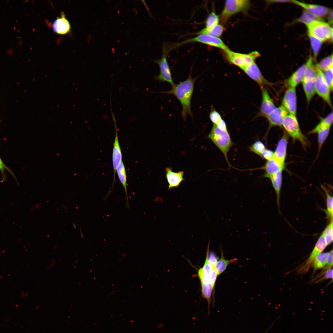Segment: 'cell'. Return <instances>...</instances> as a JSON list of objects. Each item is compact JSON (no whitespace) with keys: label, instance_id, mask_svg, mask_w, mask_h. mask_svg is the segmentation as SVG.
<instances>
[{"label":"cell","instance_id":"20","mask_svg":"<svg viewBox=\"0 0 333 333\" xmlns=\"http://www.w3.org/2000/svg\"><path fill=\"white\" fill-rule=\"evenodd\" d=\"M165 170L166 177L169 183L168 190L178 187L184 179L183 171L174 172L171 167H169L166 168Z\"/></svg>","mask_w":333,"mask_h":333},{"label":"cell","instance_id":"13","mask_svg":"<svg viewBox=\"0 0 333 333\" xmlns=\"http://www.w3.org/2000/svg\"><path fill=\"white\" fill-rule=\"evenodd\" d=\"M282 105L289 114L296 116L297 106L296 88H288L283 98Z\"/></svg>","mask_w":333,"mask_h":333},{"label":"cell","instance_id":"9","mask_svg":"<svg viewBox=\"0 0 333 333\" xmlns=\"http://www.w3.org/2000/svg\"><path fill=\"white\" fill-rule=\"evenodd\" d=\"M194 42H199L216 47L223 51L229 49L224 42L219 38L206 34H198L195 37L187 39L176 45H180L188 43Z\"/></svg>","mask_w":333,"mask_h":333},{"label":"cell","instance_id":"37","mask_svg":"<svg viewBox=\"0 0 333 333\" xmlns=\"http://www.w3.org/2000/svg\"><path fill=\"white\" fill-rule=\"evenodd\" d=\"M220 18L215 12H212L208 15L205 21L206 28H209L218 24Z\"/></svg>","mask_w":333,"mask_h":333},{"label":"cell","instance_id":"19","mask_svg":"<svg viewBox=\"0 0 333 333\" xmlns=\"http://www.w3.org/2000/svg\"><path fill=\"white\" fill-rule=\"evenodd\" d=\"M52 28L57 34L64 35L69 32L71 29L69 21L62 14L60 17L55 19L52 23Z\"/></svg>","mask_w":333,"mask_h":333},{"label":"cell","instance_id":"46","mask_svg":"<svg viewBox=\"0 0 333 333\" xmlns=\"http://www.w3.org/2000/svg\"><path fill=\"white\" fill-rule=\"evenodd\" d=\"M324 279L333 278V269H328L326 272Z\"/></svg>","mask_w":333,"mask_h":333},{"label":"cell","instance_id":"42","mask_svg":"<svg viewBox=\"0 0 333 333\" xmlns=\"http://www.w3.org/2000/svg\"><path fill=\"white\" fill-rule=\"evenodd\" d=\"M208 262L215 267L218 261V258L216 254L212 252H210L209 254L208 253Z\"/></svg>","mask_w":333,"mask_h":333},{"label":"cell","instance_id":"6","mask_svg":"<svg viewBox=\"0 0 333 333\" xmlns=\"http://www.w3.org/2000/svg\"><path fill=\"white\" fill-rule=\"evenodd\" d=\"M224 51L228 62L240 68L255 62V60L260 56V54L256 51L248 54L234 52L229 49Z\"/></svg>","mask_w":333,"mask_h":333},{"label":"cell","instance_id":"48","mask_svg":"<svg viewBox=\"0 0 333 333\" xmlns=\"http://www.w3.org/2000/svg\"><path fill=\"white\" fill-rule=\"evenodd\" d=\"M267 1L269 3L272 2H292V0H269Z\"/></svg>","mask_w":333,"mask_h":333},{"label":"cell","instance_id":"39","mask_svg":"<svg viewBox=\"0 0 333 333\" xmlns=\"http://www.w3.org/2000/svg\"><path fill=\"white\" fill-rule=\"evenodd\" d=\"M209 117L211 121L213 124L217 125L222 119L221 115L216 111L213 106H212L211 111L210 113Z\"/></svg>","mask_w":333,"mask_h":333},{"label":"cell","instance_id":"26","mask_svg":"<svg viewBox=\"0 0 333 333\" xmlns=\"http://www.w3.org/2000/svg\"><path fill=\"white\" fill-rule=\"evenodd\" d=\"M119 179L125 191L126 199V206L130 208L127 193V177L125 167L123 162L121 161L116 170Z\"/></svg>","mask_w":333,"mask_h":333},{"label":"cell","instance_id":"10","mask_svg":"<svg viewBox=\"0 0 333 333\" xmlns=\"http://www.w3.org/2000/svg\"><path fill=\"white\" fill-rule=\"evenodd\" d=\"M240 68L250 78L256 82L260 88L265 87V86H271L272 84L263 76L255 62Z\"/></svg>","mask_w":333,"mask_h":333},{"label":"cell","instance_id":"7","mask_svg":"<svg viewBox=\"0 0 333 333\" xmlns=\"http://www.w3.org/2000/svg\"><path fill=\"white\" fill-rule=\"evenodd\" d=\"M308 34L322 42L330 40L332 42L333 28L329 24L323 20L314 21L307 26Z\"/></svg>","mask_w":333,"mask_h":333},{"label":"cell","instance_id":"38","mask_svg":"<svg viewBox=\"0 0 333 333\" xmlns=\"http://www.w3.org/2000/svg\"><path fill=\"white\" fill-rule=\"evenodd\" d=\"M333 72L332 68L323 73L325 80L331 92L333 90Z\"/></svg>","mask_w":333,"mask_h":333},{"label":"cell","instance_id":"12","mask_svg":"<svg viewBox=\"0 0 333 333\" xmlns=\"http://www.w3.org/2000/svg\"><path fill=\"white\" fill-rule=\"evenodd\" d=\"M262 100L261 106L256 118L263 117H266L276 108L273 101L265 87H261Z\"/></svg>","mask_w":333,"mask_h":333},{"label":"cell","instance_id":"11","mask_svg":"<svg viewBox=\"0 0 333 333\" xmlns=\"http://www.w3.org/2000/svg\"><path fill=\"white\" fill-rule=\"evenodd\" d=\"M165 54L163 55L160 60L155 61L159 67L160 72L158 75L155 76V78L160 82H167L172 87L175 84Z\"/></svg>","mask_w":333,"mask_h":333},{"label":"cell","instance_id":"22","mask_svg":"<svg viewBox=\"0 0 333 333\" xmlns=\"http://www.w3.org/2000/svg\"><path fill=\"white\" fill-rule=\"evenodd\" d=\"M307 67L306 63L298 69L286 80V84L288 87L296 88L301 82L304 76Z\"/></svg>","mask_w":333,"mask_h":333},{"label":"cell","instance_id":"32","mask_svg":"<svg viewBox=\"0 0 333 333\" xmlns=\"http://www.w3.org/2000/svg\"><path fill=\"white\" fill-rule=\"evenodd\" d=\"M328 254L327 252L321 253L316 257L312 264L314 269L323 268L326 265Z\"/></svg>","mask_w":333,"mask_h":333},{"label":"cell","instance_id":"21","mask_svg":"<svg viewBox=\"0 0 333 333\" xmlns=\"http://www.w3.org/2000/svg\"><path fill=\"white\" fill-rule=\"evenodd\" d=\"M208 244L205 262L203 267L198 270V273L200 282L210 283L211 277L215 267L208 261V256L209 253Z\"/></svg>","mask_w":333,"mask_h":333},{"label":"cell","instance_id":"4","mask_svg":"<svg viewBox=\"0 0 333 333\" xmlns=\"http://www.w3.org/2000/svg\"><path fill=\"white\" fill-rule=\"evenodd\" d=\"M313 59L311 56L306 62L307 67L302 81L307 102L308 103L315 93V81L316 75L315 66L313 64Z\"/></svg>","mask_w":333,"mask_h":333},{"label":"cell","instance_id":"45","mask_svg":"<svg viewBox=\"0 0 333 333\" xmlns=\"http://www.w3.org/2000/svg\"><path fill=\"white\" fill-rule=\"evenodd\" d=\"M216 125L218 128L221 129L228 130L226 123L222 119Z\"/></svg>","mask_w":333,"mask_h":333},{"label":"cell","instance_id":"18","mask_svg":"<svg viewBox=\"0 0 333 333\" xmlns=\"http://www.w3.org/2000/svg\"><path fill=\"white\" fill-rule=\"evenodd\" d=\"M292 2L303 8L306 11L320 18L327 15L330 9L325 6L319 5L307 4L296 0Z\"/></svg>","mask_w":333,"mask_h":333},{"label":"cell","instance_id":"43","mask_svg":"<svg viewBox=\"0 0 333 333\" xmlns=\"http://www.w3.org/2000/svg\"><path fill=\"white\" fill-rule=\"evenodd\" d=\"M5 170L8 171L11 174L14 176L12 172L8 167L3 163L0 157V171L3 177L4 176V171Z\"/></svg>","mask_w":333,"mask_h":333},{"label":"cell","instance_id":"17","mask_svg":"<svg viewBox=\"0 0 333 333\" xmlns=\"http://www.w3.org/2000/svg\"><path fill=\"white\" fill-rule=\"evenodd\" d=\"M326 242L323 233L320 236L308 258L302 267V272L308 270L311 264L316 257L324 250L327 246Z\"/></svg>","mask_w":333,"mask_h":333},{"label":"cell","instance_id":"23","mask_svg":"<svg viewBox=\"0 0 333 333\" xmlns=\"http://www.w3.org/2000/svg\"><path fill=\"white\" fill-rule=\"evenodd\" d=\"M259 169L265 170L264 176L269 178L271 176L280 171H282L284 169L273 158L267 161L264 166Z\"/></svg>","mask_w":333,"mask_h":333},{"label":"cell","instance_id":"2","mask_svg":"<svg viewBox=\"0 0 333 333\" xmlns=\"http://www.w3.org/2000/svg\"><path fill=\"white\" fill-rule=\"evenodd\" d=\"M208 138L223 153L229 167L232 166L228 161V154L234 144L228 130L221 129L213 124Z\"/></svg>","mask_w":333,"mask_h":333},{"label":"cell","instance_id":"24","mask_svg":"<svg viewBox=\"0 0 333 333\" xmlns=\"http://www.w3.org/2000/svg\"><path fill=\"white\" fill-rule=\"evenodd\" d=\"M330 128L322 127L317 129H313L309 132L310 134H317L318 142V157L322 146L327 138L330 131Z\"/></svg>","mask_w":333,"mask_h":333},{"label":"cell","instance_id":"5","mask_svg":"<svg viewBox=\"0 0 333 333\" xmlns=\"http://www.w3.org/2000/svg\"><path fill=\"white\" fill-rule=\"evenodd\" d=\"M251 3L248 0H232L225 1L221 12L220 20L222 24L226 23L233 15L246 11L251 7Z\"/></svg>","mask_w":333,"mask_h":333},{"label":"cell","instance_id":"27","mask_svg":"<svg viewBox=\"0 0 333 333\" xmlns=\"http://www.w3.org/2000/svg\"><path fill=\"white\" fill-rule=\"evenodd\" d=\"M201 284L202 296L207 300L208 306V314H209V308L212 301V291L214 290V288L210 283L201 282Z\"/></svg>","mask_w":333,"mask_h":333},{"label":"cell","instance_id":"14","mask_svg":"<svg viewBox=\"0 0 333 333\" xmlns=\"http://www.w3.org/2000/svg\"><path fill=\"white\" fill-rule=\"evenodd\" d=\"M288 113L282 105L276 108L266 118L267 120L269 126L265 136L266 138L270 129L273 126H282L284 120Z\"/></svg>","mask_w":333,"mask_h":333},{"label":"cell","instance_id":"47","mask_svg":"<svg viewBox=\"0 0 333 333\" xmlns=\"http://www.w3.org/2000/svg\"><path fill=\"white\" fill-rule=\"evenodd\" d=\"M328 22L330 24H332L333 23V11L332 10H330L328 14Z\"/></svg>","mask_w":333,"mask_h":333},{"label":"cell","instance_id":"28","mask_svg":"<svg viewBox=\"0 0 333 333\" xmlns=\"http://www.w3.org/2000/svg\"><path fill=\"white\" fill-rule=\"evenodd\" d=\"M236 260L237 259L236 258L229 260L225 259L224 258L222 250H221L220 258L218 260L215 267V269L218 276L222 273L229 264L235 263Z\"/></svg>","mask_w":333,"mask_h":333},{"label":"cell","instance_id":"15","mask_svg":"<svg viewBox=\"0 0 333 333\" xmlns=\"http://www.w3.org/2000/svg\"><path fill=\"white\" fill-rule=\"evenodd\" d=\"M289 136L284 132L279 140L275 151L273 158L284 169L286 160Z\"/></svg>","mask_w":333,"mask_h":333},{"label":"cell","instance_id":"8","mask_svg":"<svg viewBox=\"0 0 333 333\" xmlns=\"http://www.w3.org/2000/svg\"><path fill=\"white\" fill-rule=\"evenodd\" d=\"M316 67V75L315 84L316 93L332 109L330 97L331 91L325 81L323 72Z\"/></svg>","mask_w":333,"mask_h":333},{"label":"cell","instance_id":"31","mask_svg":"<svg viewBox=\"0 0 333 333\" xmlns=\"http://www.w3.org/2000/svg\"><path fill=\"white\" fill-rule=\"evenodd\" d=\"M326 195L327 209L325 211L327 216L330 221L333 220V197L325 187H322Z\"/></svg>","mask_w":333,"mask_h":333},{"label":"cell","instance_id":"41","mask_svg":"<svg viewBox=\"0 0 333 333\" xmlns=\"http://www.w3.org/2000/svg\"><path fill=\"white\" fill-rule=\"evenodd\" d=\"M274 152L266 149L262 153L261 157L267 161L273 159L274 158Z\"/></svg>","mask_w":333,"mask_h":333},{"label":"cell","instance_id":"25","mask_svg":"<svg viewBox=\"0 0 333 333\" xmlns=\"http://www.w3.org/2000/svg\"><path fill=\"white\" fill-rule=\"evenodd\" d=\"M282 178V171L278 172L271 176L269 178L276 193L277 204L279 208L280 206V201Z\"/></svg>","mask_w":333,"mask_h":333},{"label":"cell","instance_id":"29","mask_svg":"<svg viewBox=\"0 0 333 333\" xmlns=\"http://www.w3.org/2000/svg\"><path fill=\"white\" fill-rule=\"evenodd\" d=\"M224 31L223 27L222 25L218 24L209 28H204L197 34H206L219 38L222 35Z\"/></svg>","mask_w":333,"mask_h":333},{"label":"cell","instance_id":"40","mask_svg":"<svg viewBox=\"0 0 333 333\" xmlns=\"http://www.w3.org/2000/svg\"><path fill=\"white\" fill-rule=\"evenodd\" d=\"M333 116L332 112L326 117L321 119L320 123L327 127L330 128L333 123Z\"/></svg>","mask_w":333,"mask_h":333},{"label":"cell","instance_id":"30","mask_svg":"<svg viewBox=\"0 0 333 333\" xmlns=\"http://www.w3.org/2000/svg\"><path fill=\"white\" fill-rule=\"evenodd\" d=\"M323 20L321 18L317 17L306 10H304L302 15L297 21L302 23L307 26L317 21Z\"/></svg>","mask_w":333,"mask_h":333},{"label":"cell","instance_id":"1","mask_svg":"<svg viewBox=\"0 0 333 333\" xmlns=\"http://www.w3.org/2000/svg\"><path fill=\"white\" fill-rule=\"evenodd\" d=\"M197 78V77H192L191 70L189 76L186 80L178 84H175L169 91L160 92L173 95L178 100L182 108L181 116L185 121L188 115L193 118L191 108V100L195 82Z\"/></svg>","mask_w":333,"mask_h":333},{"label":"cell","instance_id":"36","mask_svg":"<svg viewBox=\"0 0 333 333\" xmlns=\"http://www.w3.org/2000/svg\"><path fill=\"white\" fill-rule=\"evenodd\" d=\"M323 234L325 238L327 245L331 244L333 241V222L331 220L329 224L323 231Z\"/></svg>","mask_w":333,"mask_h":333},{"label":"cell","instance_id":"44","mask_svg":"<svg viewBox=\"0 0 333 333\" xmlns=\"http://www.w3.org/2000/svg\"><path fill=\"white\" fill-rule=\"evenodd\" d=\"M327 266L328 268H330L333 265V251L331 250L329 253L327 264Z\"/></svg>","mask_w":333,"mask_h":333},{"label":"cell","instance_id":"35","mask_svg":"<svg viewBox=\"0 0 333 333\" xmlns=\"http://www.w3.org/2000/svg\"><path fill=\"white\" fill-rule=\"evenodd\" d=\"M266 149L265 144L260 140L256 141L249 147L250 151L261 157L262 153Z\"/></svg>","mask_w":333,"mask_h":333},{"label":"cell","instance_id":"3","mask_svg":"<svg viewBox=\"0 0 333 333\" xmlns=\"http://www.w3.org/2000/svg\"><path fill=\"white\" fill-rule=\"evenodd\" d=\"M282 126L293 141H298L304 149H306L310 145L309 141L300 129L296 116L287 114L284 120Z\"/></svg>","mask_w":333,"mask_h":333},{"label":"cell","instance_id":"34","mask_svg":"<svg viewBox=\"0 0 333 333\" xmlns=\"http://www.w3.org/2000/svg\"><path fill=\"white\" fill-rule=\"evenodd\" d=\"M311 46L314 54V60L315 61L322 44L323 42L318 38L309 35Z\"/></svg>","mask_w":333,"mask_h":333},{"label":"cell","instance_id":"16","mask_svg":"<svg viewBox=\"0 0 333 333\" xmlns=\"http://www.w3.org/2000/svg\"><path fill=\"white\" fill-rule=\"evenodd\" d=\"M112 117L113 119H114L115 129V135L113 144L112 153V161L113 169V180L112 187L109 191H110L111 188H113V187L115 181L116 170L119 164L122 161V154L118 138L116 120L114 116L113 115Z\"/></svg>","mask_w":333,"mask_h":333},{"label":"cell","instance_id":"33","mask_svg":"<svg viewBox=\"0 0 333 333\" xmlns=\"http://www.w3.org/2000/svg\"><path fill=\"white\" fill-rule=\"evenodd\" d=\"M315 66L323 72H325L333 68V55L327 56L315 65Z\"/></svg>","mask_w":333,"mask_h":333}]
</instances>
